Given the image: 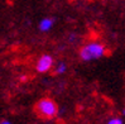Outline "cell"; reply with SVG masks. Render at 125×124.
Returning <instances> with one entry per match:
<instances>
[{
  "mask_svg": "<svg viewBox=\"0 0 125 124\" xmlns=\"http://www.w3.org/2000/svg\"><path fill=\"white\" fill-rule=\"evenodd\" d=\"M34 114L42 120H52L58 115V104L51 98H42L34 104Z\"/></svg>",
  "mask_w": 125,
  "mask_h": 124,
  "instance_id": "cell-1",
  "label": "cell"
},
{
  "mask_svg": "<svg viewBox=\"0 0 125 124\" xmlns=\"http://www.w3.org/2000/svg\"><path fill=\"white\" fill-rule=\"evenodd\" d=\"M106 52V47L99 42H91L89 45H85L80 48L78 56L83 62H90L94 60L102 57Z\"/></svg>",
  "mask_w": 125,
  "mask_h": 124,
  "instance_id": "cell-2",
  "label": "cell"
},
{
  "mask_svg": "<svg viewBox=\"0 0 125 124\" xmlns=\"http://www.w3.org/2000/svg\"><path fill=\"white\" fill-rule=\"evenodd\" d=\"M53 57L51 55H42L35 62V71L39 74H46L53 67Z\"/></svg>",
  "mask_w": 125,
  "mask_h": 124,
  "instance_id": "cell-3",
  "label": "cell"
},
{
  "mask_svg": "<svg viewBox=\"0 0 125 124\" xmlns=\"http://www.w3.org/2000/svg\"><path fill=\"white\" fill-rule=\"evenodd\" d=\"M54 24V20L52 18H44V19H42L41 20V23H39V29L42 32H48L51 28L53 27Z\"/></svg>",
  "mask_w": 125,
  "mask_h": 124,
  "instance_id": "cell-4",
  "label": "cell"
},
{
  "mask_svg": "<svg viewBox=\"0 0 125 124\" xmlns=\"http://www.w3.org/2000/svg\"><path fill=\"white\" fill-rule=\"evenodd\" d=\"M66 70H67V66H66V63H63V62H60L56 66V68H54V72L57 75H60V74H64L66 72Z\"/></svg>",
  "mask_w": 125,
  "mask_h": 124,
  "instance_id": "cell-5",
  "label": "cell"
},
{
  "mask_svg": "<svg viewBox=\"0 0 125 124\" xmlns=\"http://www.w3.org/2000/svg\"><path fill=\"white\" fill-rule=\"evenodd\" d=\"M107 124H124L121 118H113L107 122Z\"/></svg>",
  "mask_w": 125,
  "mask_h": 124,
  "instance_id": "cell-6",
  "label": "cell"
},
{
  "mask_svg": "<svg viewBox=\"0 0 125 124\" xmlns=\"http://www.w3.org/2000/svg\"><path fill=\"white\" fill-rule=\"evenodd\" d=\"M0 124H11V122H9V120H1Z\"/></svg>",
  "mask_w": 125,
  "mask_h": 124,
  "instance_id": "cell-7",
  "label": "cell"
},
{
  "mask_svg": "<svg viewBox=\"0 0 125 124\" xmlns=\"http://www.w3.org/2000/svg\"><path fill=\"white\" fill-rule=\"evenodd\" d=\"M123 114H124V115H125V109H124V110H123Z\"/></svg>",
  "mask_w": 125,
  "mask_h": 124,
  "instance_id": "cell-8",
  "label": "cell"
}]
</instances>
